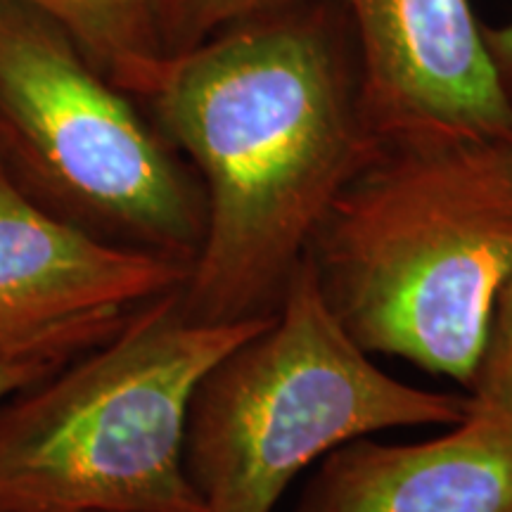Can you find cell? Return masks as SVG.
<instances>
[{"mask_svg": "<svg viewBox=\"0 0 512 512\" xmlns=\"http://www.w3.org/2000/svg\"><path fill=\"white\" fill-rule=\"evenodd\" d=\"M143 105L204 197L183 309L202 323L271 318L375 150L342 10L285 0L228 24L169 57Z\"/></svg>", "mask_w": 512, "mask_h": 512, "instance_id": "6da1fadb", "label": "cell"}, {"mask_svg": "<svg viewBox=\"0 0 512 512\" xmlns=\"http://www.w3.org/2000/svg\"><path fill=\"white\" fill-rule=\"evenodd\" d=\"M306 261L370 356L403 358L465 392L512 280V133L375 145Z\"/></svg>", "mask_w": 512, "mask_h": 512, "instance_id": "7a4b0ae2", "label": "cell"}, {"mask_svg": "<svg viewBox=\"0 0 512 512\" xmlns=\"http://www.w3.org/2000/svg\"><path fill=\"white\" fill-rule=\"evenodd\" d=\"M268 318L202 323L181 290L0 403V512H204L185 470L197 384Z\"/></svg>", "mask_w": 512, "mask_h": 512, "instance_id": "3957f363", "label": "cell"}, {"mask_svg": "<svg viewBox=\"0 0 512 512\" xmlns=\"http://www.w3.org/2000/svg\"><path fill=\"white\" fill-rule=\"evenodd\" d=\"M465 415V392L413 387L375 366L304 259L278 311L197 384L185 470L204 512H273L287 486L339 446Z\"/></svg>", "mask_w": 512, "mask_h": 512, "instance_id": "277c9868", "label": "cell"}, {"mask_svg": "<svg viewBox=\"0 0 512 512\" xmlns=\"http://www.w3.org/2000/svg\"><path fill=\"white\" fill-rule=\"evenodd\" d=\"M0 166L31 200L98 238L192 264L204 197L147 107L60 24L0 0Z\"/></svg>", "mask_w": 512, "mask_h": 512, "instance_id": "5b68a950", "label": "cell"}, {"mask_svg": "<svg viewBox=\"0 0 512 512\" xmlns=\"http://www.w3.org/2000/svg\"><path fill=\"white\" fill-rule=\"evenodd\" d=\"M188 271L60 219L0 166V358L74 361L138 306L181 290Z\"/></svg>", "mask_w": 512, "mask_h": 512, "instance_id": "8992f818", "label": "cell"}, {"mask_svg": "<svg viewBox=\"0 0 512 512\" xmlns=\"http://www.w3.org/2000/svg\"><path fill=\"white\" fill-rule=\"evenodd\" d=\"M375 145L510 136L512 100L470 0H332Z\"/></svg>", "mask_w": 512, "mask_h": 512, "instance_id": "52a82bcc", "label": "cell"}, {"mask_svg": "<svg viewBox=\"0 0 512 512\" xmlns=\"http://www.w3.org/2000/svg\"><path fill=\"white\" fill-rule=\"evenodd\" d=\"M297 512H512V415L467 403L430 441H349L323 458Z\"/></svg>", "mask_w": 512, "mask_h": 512, "instance_id": "ba28073f", "label": "cell"}, {"mask_svg": "<svg viewBox=\"0 0 512 512\" xmlns=\"http://www.w3.org/2000/svg\"><path fill=\"white\" fill-rule=\"evenodd\" d=\"M53 19L95 67L143 102L169 62L166 0H15Z\"/></svg>", "mask_w": 512, "mask_h": 512, "instance_id": "9c48e42d", "label": "cell"}, {"mask_svg": "<svg viewBox=\"0 0 512 512\" xmlns=\"http://www.w3.org/2000/svg\"><path fill=\"white\" fill-rule=\"evenodd\" d=\"M465 394L472 408L512 415V280L498 294L484 351Z\"/></svg>", "mask_w": 512, "mask_h": 512, "instance_id": "30bf717a", "label": "cell"}, {"mask_svg": "<svg viewBox=\"0 0 512 512\" xmlns=\"http://www.w3.org/2000/svg\"><path fill=\"white\" fill-rule=\"evenodd\" d=\"M280 3L285 0H166V50L174 57L216 31L226 29L228 24L240 22V19Z\"/></svg>", "mask_w": 512, "mask_h": 512, "instance_id": "8fae6325", "label": "cell"}, {"mask_svg": "<svg viewBox=\"0 0 512 512\" xmlns=\"http://www.w3.org/2000/svg\"><path fill=\"white\" fill-rule=\"evenodd\" d=\"M62 366L67 363L55 358H0V403L53 375Z\"/></svg>", "mask_w": 512, "mask_h": 512, "instance_id": "7c38bea8", "label": "cell"}, {"mask_svg": "<svg viewBox=\"0 0 512 512\" xmlns=\"http://www.w3.org/2000/svg\"><path fill=\"white\" fill-rule=\"evenodd\" d=\"M486 46L494 57V64L501 76L505 91H508L512 100V22L503 24V27H484Z\"/></svg>", "mask_w": 512, "mask_h": 512, "instance_id": "4fadbf2b", "label": "cell"}]
</instances>
